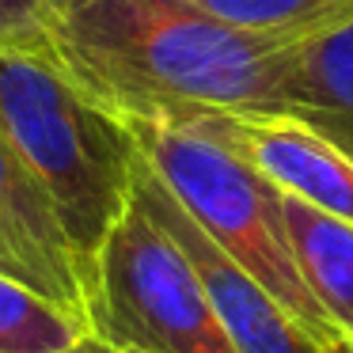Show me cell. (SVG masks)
I'll list each match as a JSON object with an SVG mask.
<instances>
[{
  "label": "cell",
  "instance_id": "cell-1",
  "mask_svg": "<svg viewBox=\"0 0 353 353\" xmlns=\"http://www.w3.org/2000/svg\"><path fill=\"white\" fill-rule=\"evenodd\" d=\"M54 61L114 118L285 114L296 42L198 0H50Z\"/></svg>",
  "mask_w": 353,
  "mask_h": 353
},
{
  "label": "cell",
  "instance_id": "cell-2",
  "mask_svg": "<svg viewBox=\"0 0 353 353\" xmlns=\"http://www.w3.org/2000/svg\"><path fill=\"white\" fill-rule=\"evenodd\" d=\"M0 130L54 201L88 296L95 259L133 201L137 141L54 57L16 50H0Z\"/></svg>",
  "mask_w": 353,
  "mask_h": 353
},
{
  "label": "cell",
  "instance_id": "cell-3",
  "mask_svg": "<svg viewBox=\"0 0 353 353\" xmlns=\"http://www.w3.org/2000/svg\"><path fill=\"white\" fill-rule=\"evenodd\" d=\"M118 122L133 133L145 163L201 224V232L232 262H239L323 350L342 353V334L315 304L292 259L281 190L228 145L186 122H163V118H118Z\"/></svg>",
  "mask_w": 353,
  "mask_h": 353
},
{
  "label": "cell",
  "instance_id": "cell-4",
  "mask_svg": "<svg viewBox=\"0 0 353 353\" xmlns=\"http://www.w3.org/2000/svg\"><path fill=\"white\" fill-rule=\"evenodd\" d=\"M88 327L122 353H239L186 251L137 194L88 277Z\"/></svg>",
  "mask_w": 353,
  "mask_h": 353
},
{
  "label": "cell",
  "instance_id": "cell-5",
  "mask_svg": "<svg viewBox=\"0 0 353 353\" xmlns=\"http://www.w3.org/2000/svg\"><path fill=\"white\" fill-rule=\"evenodd\" d=\"M133 194L156 216V224L186 251L239 353H327L239 262H232L201 232V224L179 205V198L163 186V179L145 163V156L137 160Z\"/></svg>",
  "mask_w": 353,
  "mask_h": 353
},
{
  "label": "cell",
  "instance_id": "cell-6",
  "mask_svg": "<svg viewBox=\"0 0 353 353\" xmlns=\"http://www.w3.org/2000/svg\"><path fill=\"white\" fill-rule=\"evenodd\" d=\"M183 122L228 145L281 194L353 224V156L312 122L262 110H205Z\"/></svg>",
  "mask_w": 353,
  "mask_h": 353
},
{
  "label": "cell",
  "instance_id": "cell-7",
  "mask_svg": "<svg viewBox=\"0 0 353 353\" xmlns=\"http://www.w3.org/2000/svg\"><path fill=\"white\" fill-rule=\"evenodd\" d=\"M0 239L8 243L27 281L42 296L88 319L84 274L57 221V209L39 186V179L27 171V163L19 160L4 130H0Z\"/></svg>",
  "mask_w": 353,
  "mask_h": 353
},
{
  "label": "cell",
  "instance_id": "cell-8",
  "mask_svg": "<svg viewBox=\"0 0 353 353\" xmlns=\"http://www.w3.org/2000/svg\"><path fill=\"white\" fill-rule=\"evenodd\" d=\"M292 259L315 304L327 312L345 350H353V224L281 194Z\"/></svg>",
  "mask_w": 353,
  "mask_h": 353
},
{
  "label": "cell",
  "instance_id": "cell-9",
  "mask_svg": "<svg viewBox=\"0 0 353 353\" xmlns=\"http://www.w3.org/2000/svg\"><path fill=\"white\" fill-rule=\"evenodd\" d=\"M285 114L312 122L353 156V23L296 42Z\"/></svg>",
  "mask_w": 353,
  "mask_h": 353
},
{
  "label": "cell",
  "instance_id": "cell-10",
  "mask_svg": "<svg viewBox=\"0 0 353 353\" xmlns=\"http://www.w3.org/2000/svg\"><path fill=\"white\" fill-rule=\"evenodd\" d=\"M88 334V319L0 270V353H57Z\"/></svg>",
  "mask_w": 353,
  "mask_h": 353
},
{
  "label": "cell",
  "instance_id": "cell-11",
  "mask_svg": "<svg viewBox=\"0 0 353 353\" xmlns=\"http://www.w3.org/2000/svg\"><path fill=\"white\" fill-rule=\"evenodd\" d=\"M216 16L236 19L254 31L307 42L353 23V0H198Z\"/></svg>",
  "mask_w": 353,
  "mask_h": 353
},
{
  "label": "cell",
  "instance_id": "cell-12",
  "mask_svg": "<svg viewBox=\"0 0 353 353\" xmlns=\"http://www.w3.org/2000/svg\"><path fill=\"white\" fill-rule=\"evenodd\" d=\"M0 50L54 54V8L50 0H0Z\"/></svg>",
  "mask_w": 353,
  "mask_h": 353
},
{
  "label": "cell",
  "instance_id": "cell-13",
  "mask_svg": "<svg viewBox=\"0 0 353 353\" xmlns=\"http://www.w3.org/2000/svg\"><path fill=\"white\" fill-rule=\"evenodd\" d=\"M57 353H122V350H114V345H107V342H99V338L88 334L84 342L69 345V350H57Z\"/></svg>",
  "mask_w": 353,
  "mask_h": 353
},
{
  "label": "cell",
  "instance_id": "cell-14",
  "mask_svg": "<svg viewBox=\"0 0 353 353\" xmlns=\"http://www.w3.org/2000/svg\"><path fill=\"white\" fill-rule=\"evenodd\" d=\"M0 270H8L12 277H19V281H27V274H23V266H19V259L16 254L8 251V243H4V239H0ZM31 285V281H27Z\"/></svg>",
  "mask_w": 353,
  "mask_h": 353
}]
</instances>
